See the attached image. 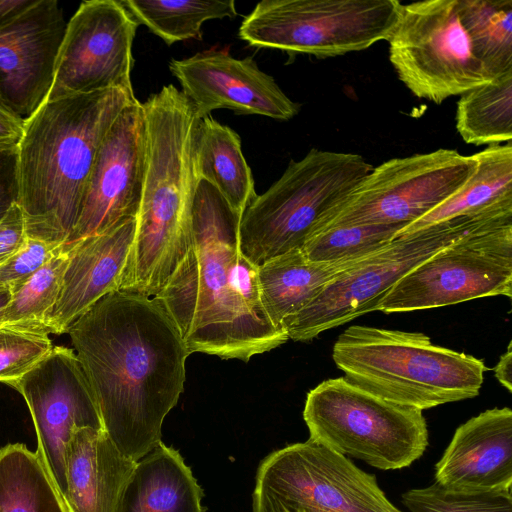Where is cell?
<instances>
[{"label": "cell", "instance_id": "5bb4252c", "mask_svg": "<svg viewBox=\"0 0 512 512\" xmlns=\"http://www.w3.org/2000/svg\"><path fill=\"white\" fill-rule=\"evenodd\" d=\"M12 388L27 403L37 435L35 453L66 505L65 453L73 429L104 430L96 397L81 363L73 349L54 346Z\"/></svg>", "mask_w": 512, "mask_h": 512}, {"label": "cell", "instance_id": "e575fe53", "mask_svg": "<svg viewBox=\"0 0 512 512\" xmlns=\"http://www.w3.org/2000/svg\"><path fill=\"white\" fill-rule=\"evenodd\" d=\"M18 199V146L0 147V221Z\"/></svg>", "mask_w": 512, "mask_h": 512}, {"label": "cell", "instance_id": "d590c367", "mask_svg": "<svg viewBox=\"0 0 512 512\" xmlns=\"http://www.w3.org/2000/svg\"><path fill=\"white\" fill-rule=\"evenodd\" d=\"M26 239L23 212L15 203L0 221V263L14 254Z\"/></svg>", "mask_w": 512, "mask_h": 512}, {"label": "cell", "instance_id": "e0dca14e", "mask_svg": "<svg viewBox=\"0 0 512 512\" xmlns=\"http://www.w3.org/2000/svg\"><path fill=\"white\" fill-rule=\"evenodd\" d=\"M169 69L202 119L215 109L262 115L287 121L300 110L274 78L259 69L252 57L234 58L228 50H208L177 60Z\"/></svg>", "mask_w": 512, "mask_h": 512}, {"label": "cell", "instance_id": "4316f807", "mask_svg": "<svg viewBox=\"0 0 512 512\" xmlns=\"http://www.w3.org/2000/svg\"><path fill=\"white\" fill-rule=\"evenodd\" d=\"M456 129L473 145H497L512 139V70L462 94Z\"/></svg>", "mask_w": 512, "mask_h": 512}, {"label": "cell", "instance_id": "7402d4cb", "mask_svg": "<svg viewBox=\"0 0 512 512\" xmlns=\"http://www.w3.org/2000/svg\"><path fill=\"white\" fill-rule=\"evenodd\" d=\"M202 497L182 456L161 441L136 462L115 512H204Z\"/></svg>", "mask_w": 512, "mask_h": 512}, {"label": "cell", "instance_id": "1f68e13d", "mask_svg": "<svg viewBox=\"0 0 512 512\" xmlns=\"http://www.w3.org/2000/svg\"><path fill=\"white\" fill-rule=\"evenodd\" d=\"M41 324L0 325V383L14 386L50 354L54 345Z\"/></svg>", "mask_w": 512, "mask_h": 512}, {"label": "cell", "instance_id": "9c48e42d", "mask_svg": "<svg viewBox=\"0 0 512 512\" xmlns=\"http://www.w3.org/2000/svg\"><path fill=\"white\" fill-rule=\"evenodd\" d=\"M498 295L512 296V214L480 223L428 257L374 310L408 312Z\"/></svg>", "mask_w": 512, "mask_h": 512}, {"label": "cell", "instance_id": "7c38bea8", "mask_svg": "<svg viewBox=\"0 0 512 512\" xmlns=\"http://www.w3.org/2000/svg\"><path fill=\"white\" fill-rule=\"evenodd\" d=\"M253 512H401L376 478L346 456L308 439L259 465Z\"/></svg>", "mask_w": 512, "mask_h": 512}, {"label": "cell", "instance_id": "f1b7e54d", "mask_svg": "<svg viewBox=\"0 0 512 512\" xmlns=\"http://www.w3.org/2000/svg\"><path fill=\"white\" fill-rule=\"evenodd\" d=\"M475 56L492 79L512 70V0H459Z\"/></svg>", "mask_w": 512, "mask_h": 512}, {"label": "cell", "instance_id": "d6986e66", "mask_svg": "<svg viewBox=\"0 0 512 512\" xmlns=\"http://www.w3.org/2000/svg\"><path fill=\"white\" fill-rule=\"evenodd\" d=\"M137 218L64 245L69 262L58 299L46 317L50 334L67 333L72 323L104 296L120 291L135 239Z\"/></svg>", "mask_w": 512, "mask_h": 512}, {"label": "cell", "instance_id": "52a82bcc", "mask_svg": "<svg viewBox=\"0 0 512 512\" xmlns=\"http://www.w3.org/2000/svg\"><path fill=\"white\" fill-rule=\"evenodd\" d=\"M303 419L310 439L382 470L410 466L428 446L422 410L383 399L345 377L310 390Z\"/></svg>", "mask_w": 512, "mask_h": 512}, {"label": "cell", "instance_id": "ac0fdd59", "mask_svg": "<svg viewBox=\"0 0 512 512\" xmlns=\"http://www.w3.org/2000/svg\"><path fill=\"white\" fill-rule=\"evenodd\" d=\"M66 26L57 0H37L0 27V104L24 120L50 92Z\"/></svg>", "mask_w": 512, "mask_h": 512}, {"label": "cell", "instance_id": "4fadbf2b", "mask_svg": "<svg viewBox=\"0 0 512 512\" xmlns=\"http://www.w3.org/2000/svg\"><path fill=\"white\" fill-rule=\"evenodd\" d=\"M476 167L474 154L453 149L387 160L372 168L321 231L344 225L405 227L456 194Z\"/></svg>", "mask_w": 512, "mask_h": 512}, {"label": "cell", "instance_id": "6da1fadb", "mask_svg": "<svg viewBox=\"0 0 512 512\" xmlns=\"http://www.w3.org/2000/svg\"><path fill=\"white\" fill-rule=\"evenodd\" d=\"M116 447L137 462L161 442L162 424L184 389L190 355L154 298L115 291L68 332Z\"/></svg>", "mask_w": 512, "mask_h": 512}, {"label": "cell", "instance_id": "ffe728a7", "mask_svg": "<svg viewBox=\"0 0 512 512\" xmlns=\"http://www.w3.org/2000/svg\"><path fill=\"white\" fill-rule=\"evenodd\" d=\"M435 484L458 493L512 490V411L492 408L459 426L435 465Z\"/></svg>", "mask_w": 512, "mask_h": 512}, {"label": "cell", "instance_id": "603a6c76", "mask_svg": "<svg viewBox=\"0 0 512 512\" xmlns=\"http://www.w3.org/2000/svg\"><path fill=\"white\" fill-rule=\"evenodd\" d=\"M352 265L314 262L301 249L291 250L259 265L261 299L270 320L284 329L286 320L299 313Z\"/></svg>", "mask_w": 512, "mask_h": 512}, {"label": "cell", "instance_id": "ba28073f", "mask_svg": "<svg viewBox=\"0 0 512 512\" xmlns=\"http://www.w3.org/2000/svg\"><path fill=\"white\" fill-rule=\"evenodd\" d=\"M509 214H512L511 207H501L396 237L341 272L312 302L286 320L283 328L288 338L312 340L326 330L374 311L379 299L418 264L480 223Z\"/></svg>", "mask_w": 512, "mask_h": 512}, {"label": "cell", "instance_id": "836d02e7", "mask_svg": "<svg viewBox=\"0 0 512 512\" xmlns=\"http://www.w3.org/2000/svg\"><path fill=\"white\" fill-rule=\"evenodd\" d=\"M63 249L64 245L26 237L15 253L0 263V285L12 294Z\"/></svg>", "mask_w": 512, "mask_h": 512}, {"label": "cell", "instance_id": "2e32d148", "mask_svg": "<svg viewBox=\"0 0 512 512\" xmlns=\"http://www.w3.org/2000/svg\"><path fill=\"white\" fill-rule=\"evenodd\" d=\"M146 122L136 98L117 116L96 154L68 244L137 218L146 164Z\"/></svg>", "mask_w": 512, "mask_h": 512}, {"label": "cell", "instance_id": "9a60e30c", "mask_svg": "<svg viewBox=\"0 0 512 512\" xmlns=\"http://www.w3.org/2000/svg\"><path fill=\"white\" fill-rule=\"evenodd\" d=\"M138 25L121 1L82 2L67 23L46 99L111 88L133 90L132 45Z\"/></svg>", "mask_w": 512, "mask_h": 512}, {"label": "cell", "instance_id": "ab89813d", "mask_svg": "<svg viewBox=\"0 0 512 512\" xmlns=\"http://www.w3.org/2000/svg\"><path fill=\"white\" fill-rule=\"evenodd\" d=\"M11 291L8 287L0 285V315L11 299Z\"/></svg>", "mask_w": 512, "mask_h": 512}, {"label": "cell", "instance_id": "277c9868", "mask_svg": "<svg viewBox=\"0 0 512 512\" xmlns=\"http://www.w3.org/2000/svg\"><path fill=\"white\" fill-rule=\"evenodd\" d=\"M146 164L135 239L120 291L155 297L193 246L192 206L198 176L200 118L173 84L142 103Z\"/></svg>", "mask_w": 512, "mask_h": 512}, {"label": "cell", "instance_id": "4dcf8cb0", "mask_svg": "<svg viewBox=\"0 0 512 512\" xmlns=\"http://www.w3.org/2000/svg\"><path fill=\"white\" fill-rule=\"evenodd\" d=\"M69 262V250L64 249L35 272L12 293L0 315V325L41 324L55 305Z\"/></svg>", "mask_w": 512, "mask_h": 512}, {"label": "cell", "instance_id": "3957f363", "mask_svg": "<svg viewBox=\"0 0 512 512\" xmlns=\"http://www.w3.org/2000/svg\"><path fill=\"white\" fill-rule=\"evenodd\" d=\"M134 99L133 90L122 88L46 99L25 120L18 205L26 237L68 243L101 142Z\"/></svg>", "mask_w": 512, "mask_h": 512}, {"label": "cell", "instance_id": "8992f818", "mask_svg": "<svg viewBox=\"0 0 512 512\" xmlns=\"http://www.w3.org/2000/svg\"><path fill=\"white\" fill-rule=\"evenodd\" d=\"M373 166L356 153L311 149L291 160L247 206L239 224L241 253L256 265L301 249L341 209Z\"/></svg>", "mask_w": 512, "mask_h": 512}, {"label": "cell", "instance_id": "7a4b0ae2", "mask_svg": "<svg viewBox=\"0 0 512 512\" xmlns=\"http://www.w3.org/2000/svg\"><path fill=\"white\" fill-rule=\"evenodd\" d=\"M237 215L199 179L192 206L193 246L153 297L195 352L248 362L289 338L261 299L258 268L240 251Z\"/></svg>", "mask_w": 512, "mask_h": 512}, {"label": "cell", "instance_id": "8fae6325", "mask_svg": "<svg viewBox=\"0 0 512 512\" xmlns=\"http://www.w3.org/2000/svg\"><path fill=\"white\" fill-rule=\"evenodd\" d=\"M386 41L399 80L420 99L441 104L493 80L474 54L459 0L402 4Z\"/></svg>", "mask_w": 512, "mask_h": 512}, {"label": "cell", "instance_id": "cb8c5ba5", "mask_svg": "<svg viewBox=\"0 0 512 512\" xmlns=\"http://www.w3.org/2000/svg\"><path fill=\"white\" fill-rule=\"evenodd\" d=\"M474 156L477 167L464 186L426 215L402 228L396 237L457 217L512 205V143L490 145Z\"/></svg>", "mask_w": 512, "mask_h": 512}, {"label": "cell", "instance_id": "f35d334b", "mask_svg": "<svg viewBox=\"0 0 512 512\" xmlns=\"http://www.w3.org/2000/svg\"><path fill=\"white\" fill-rule=\"evenodd\" d=\"M494 373L497 380L511 392L512 390V349L509 343L506 352L500 357L494 367Z\"/></svg>", "mask_w": 512, "mask_h": 512}, {"label": "cell", "instance_id": "30bf717a", "mask_svg": "<svg viewBox=\"0 0 512 512\" xmlns=\"http://www.w3.org/2000/svg\"><path fill=\"white\" fill-rule=\"evenodd\" d=\"M397 0H263L242 21L239 37L258 48L334 57L387 40Z\"/></svg>", "mask_w": 512, "mask_h": 512}, {"label": "cell", "instance_id": "44dd1931", "mask_svg": "<svg viewBox=\"0 0 512 512\" xmlns=\"http://www.w3.org/2000/svg\"><path fill=\"white\" fill-rule=\"evenodd\" d=\"M67 512H115L136 462L104 430L78 428L66 447Z\"/></svg>", "mask_w": 512, "mask_h": 512}, {"label": "cell", "instance_id": "8d00e7d4", "mask_svg": "<svg viewBox=\"0 0 512 512\" xmlns=\"http://www.w3.org/2000/svg\"><path fill=\"white\" fill-rule=\"evenodd\" d=\"M25 120L0 104V147H16L24 134Z\"/></svg>", "mask_w": 512, "mask_h": 512}, {"label": "cell", "instance_id": "d6a6232c", "mask_svg": "<svg viewBox=\"0 0 512 512\" xmlns=\"http://www.w3.org/2000/svg\"><path fill=\"white\" fill-rule=\"evenodd\" d=\"M511 491L467 494L434 483L405 492L402 502L411 512H512Z\"/></svg>", "mask_w": 512, "mask_h": 512}, {"label": "cell", "instance_id": "83f0119b", "mask_svg": "<svg viewBox=\"0 0 512 512\" xmlns=\"http://www.w3.org/2000/svg\"><path fill=\"white\" fill-rule=\"evenodd\" d=\"M139 24L145 25L167 45L201 40V27L212 19L237 15L234 0H121Z\"/></svg>", "mask_w": 512, "mask_h": 512}, {"label": "cell", "instance_id": "5b68a950", "mask_svg": "<svg viewBox=\"0 0 512 512\" xmlns=\"http://www.w3.org/2000/svg\"><path fill=\"white\" fill-rule=\"evenodd\" d=\"M332 358L353 384L383 399L425 410L476 397L482 359L435 345L421 332L349 326Z\"/></svg>", "mask_w": 512, "mask_h": 512}, {"label": "cell", "instance_id": "f546056e", "mask_svg": "<svg viewBox=\"0 0 512 512\" xmlns=\"http://www.w3.org/2000/svg\"><path fill=\"white\" fill-rule=\"evenodd\" d=\"M402 228L392 224L335 226L312 236L301 250L314 262L354 264L385 247Z\"/></svg>", "mask_w": 512, "mask_h": 512}, {"label": "cell", "instance_id": "74e56055", "mask_svg": "<svg viewBox=\"0 0 512 512\" xmlns=\"http://www.w3.org/2000/svg\"><path fill=\"white\" fill-rule=\"evenodd\" d=\"M37 0H0V27L21 15Z\"/></svg>", "mask_w": 512, "mask_h": 512}, {"label": "cell", "instance_id": "d4e9b609", "mask_svg": "<svg viewBox=\"0 0 512 512\" xmlns=\"http://www.w3.org/2000/svg\"><path fill=\"white\" fill-rule=\"evenodd\" d=\"M195 167L198 178L211 183L240 217L257 197L239 135L209 115L198 124Z\"/></svg>", "mask_w": 512, "mask_h": 512}, {"label": "cell", "instance_id": "484cf974", "mask_svg": "<svg viewBox=\"0 0 512 512\" xmlns=\"http://www.w3.org/2000/svg\"><path fill=\"white\" fill-rule=\"evenodd\" d=\"M0 512H67L39 457L21 443L0 448Z\"/></svg>", "mask_w": 512, "mask_h": 512}]
</instances>
